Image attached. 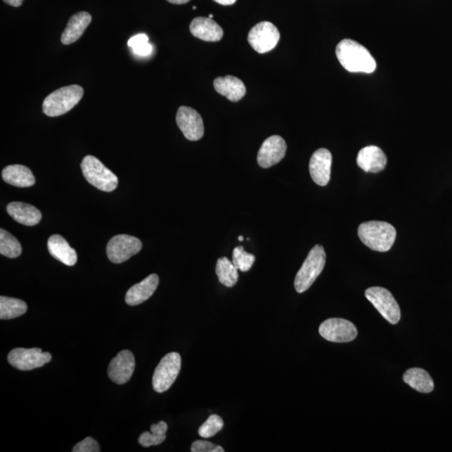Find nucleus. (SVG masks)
Wrapping results in <instances>:
<instances>
[{
  "label": "nucleus",
  "mask_w": 452,
  "mask_h": 452,
  "mask_svg": "<svg viewBox=\"0 0 452 452\" xmlns=\"http://www.w3.org/2000/svg\"><path fill=\"white\" fill-rule=\"evenodd\" d=\"M336 56L340 64L349 72L373 73L376 61L366 47L350 39H344L336 47Z\"/></svg>",
  "instance_id": "nucleus-1"
},
{
  "label": "nucleus",
  "mask_w": 452,
  "mask_h": 452,
  "mask_svg": "<svg viewBox=\"0 0 452 452\" xmlns=\"http://www.w3.org/2000/svg\"><path fill=\"white\" fill-rule=\"evenodd\" d=\"M358 235L362 243L373 251L385 252L393 247L396 230L387 222L368 221L359 226Z\"/></svg>",
  "instance_id": "nucleus-2"
},
{
  "label": "nucleus",
  "mask_w": 452,
  "mask_h": 452,
  "mask_svg": "<svg viewBox=\"0 0 452 452\" xmlns=\"http://www.w3.org/2000/svg\"><path fill=\"white\" fill-rule=\"evenodd\" d=\"M84 94L81 86L72 85L61 87L52 92L44 100L43 112L48 117H59L71 111L77 106Z\"/></svg>",
  "instance_id": "nucleus-3"
},
{
  "label": "nucleus",
  "mask_w": 452,
  "mask_h": 452,
  "mask_svg": "<svg viewBox=\"0 0 452 452\" xmlns=\"http://www.w3.org/2000/svg\"><path fill=\"white\" fill-rule=\"evenodd\" d=\"M326 264V253L322 245H315L298 271L294 282L296 291L302 293L309 290L322 273Z\"/></svg>",
  "instance_id": "nucleus-4"
},
{
  "label": "nucleus",
  "mask_w": 452,
  "mask_h": 452,
  "mask_svg": "<svg viewBox=\"0 0 452 452\" xmlns=\"http://www.w3.org/2000/svg\"><path fill=\"white\" fill-rule=\"evenodd\" d=\"M82 174L92 186L104 192L115 191L118 179L111 170L94 156H86L81 164Z\"/></svg>",
  "instance_id": "nucleus-5"
},
{
  "label": "nucleus",
  "mask_w": 452,
  "mask_h": 452,
  "mask_svg": "<svg viewBox=\"0 0 452 452\" xmlns=\"http://www.w3.org/2000/svg\"><path fill=\"white\" fill-rule=\"evenodd\" d=\"M181 357L178 353H169L161 359L153 377V387L157 393H164L172 386L181 372Z\"/></svg>",
  "instance_id": "nucleus-6"
},
{
  "label": "nucleus",
  "mask_w": 452,
  "mask_h": 452,
  "mask_svg": "<svg viewBox=\"0 0 452 452\" xmlns=\"http://www.w3.org/2000/svg\"><path fill=\"white\" fill-rule=\"evenodd\" d=\"M366 297L389 323L397 324L399 322L401 318V309L387 289L380 287L368 288Z\"/></svg>",
  "instance_id": "nucleus-7"
},
{
  "label": "nucleus",
  "mask_w": 452,
  "mask_h": 452,
  "mask_svg": "<svg viewBox=\"0 0 452 452\" xmlns=\"http://www.w3.org/2000/svg\"><path fill=\"white\" fill-rule=\"evenodd\" d=\"M280 32L276 26L269 21H263L250 30L248 42L254 51L260 54L274 49L280 41Z\"/></svg>",
  "instance_id": "nucleus-8"
},
{
  "label": "nucleus",
  "mask_w": 452,
  "mask_h": 452,
  "mask_svg": "<svg viewBox=\"0 0 452 452\" xmlns=\"http://www.w3.org/2000/svg\"><path fill=\"white\" fill-rule=\"evenodd\" d=\"M50 353L43 352L41 349L17 348L11 351L8 361L13 367L20 370H32L41 368L51 361Z\"/></svg>",
  "instance_id": "nucleus-9"
},
{
  "label": "nucleus",
  "mask_w": 452,
  "mask_h": 452,
  "mask_svg": "<svg viewBox=\"0 0 452 452\" xmlns=\"http://www.w3.org/2000/svg\"><path fill=\"white\" fill-rule=\"evenodd\" d=\"M141 240L129 235H117L109 240L107 254L110 261L116 264L127 261L141 251Z\"/></svg>",
  "instance_id": "nucleus-10"
},
{
  "label": "nucleus",
  "mask_w": 452,
  "mask_h": 452,
  "mask_svg": "<svg viewBox=\"0 0 452 452\" xmlns=\"http://www.w3.org/2000/svg\"><path fill=\"white\" fill-rule=\"evenodd\" d=\"M323 339L333 343H349L356 339L358 331L354 324L343 318H329L319 327Z\"/></svg>",
  "instance_id": "nucleus-11"
},
{
  "label": "nucleus",
  "mask_w": 452,
  "mask_h": 452,
  "mask_svg": "<svg viewBox=\"0 0 452 452\" xmlns=\"http://www.w3.org/2000/svg\"><path fill=\"white\" fill-rule=\"evenodd\" d=\"M176 122L184 137L190 141H198L203 137L205 127L199 112L188 107L179 108Z\"/></svg>",
  "instance_id": "nucleus-12"
},
{
  "label": "nucleus",
  "mask_w": 452,
  "mask_h": 452,
  "mask_svg": "<svg viewBox=\"0 0 452 452\" xmlns=\"http://www.w3.org/2000/svg\"><path fill=\"white\" fill-rule=\"evenodd\" d=\"M287 143L280 136L275 135L266 138L259 149L258 164L263 169H269L283 160L287 152Z\"/></svg>",
  "instance_id": "nucleus-13"
},
{
  "label": "nucleus",
  "mask_w": 452,
  "mask_h": 452,
  "mask_svg": "<svg viewBox=\"0 0 452 452\" xmlns=\"http://www.w3.org/2000/svg\"><path fill=\"white\" fill-rule=\"evenodd\" d=\"M135 370V358L129 350H122L108 366V376L114 383L124 385L129 382Z\"/></svg>",
  "instance_id": "nucleus-14"
},
{
  "label": "nucleus",
  "mask_w": 452,
  "mask_h": 452,
  "mask_svg": "<svg viewBox=\"0 0 452 452\" xmlns=\"http://www.w3.org/2000/svg\"><path fill=\"white\" fill-rule=\"evenodd\" d=\"M332 157L326 148H320L314 152L309 163L311 179L319 186H326L331 176Z\"/></svg>",
  "instance_id": "nucleus-15"
},
{
  "label": "nucleus",
  "mask_w": 452,
  "mask_h": 452,
  "mask_svg": "<svg viewBox=\"0 0 452 452\" xmlns=\"http://www.w3.org/2000/svg\"><path fill=\"white\" fill-rule=\"evenodd\" d=\"M357 164L364 172L376 174L385 169L387 157L380 148L371 145L359 151Z\"/></svg>",
  "instance_id": "nucleus-16"
},
{
  "label": "nucleus",
  "mask_w": 452,
  "mask_h": 452,
  "mask_svg": "<svg viewBox=\"0 0 452 452\" xmlns=\"http://www.w3.org/2000/svg\"><path fill=\"white\" fill-rule=\"evenodd\" d=\"M160 278L156 274H151L142 280L141 283L135 284L134 286L127 291L125 300L127 304L137 306L147 301L153 296L157 286H159Z\"/></svg>",
  "instance_id": "nucleus-17"
},
{
  "label": "nucleus",
  "mask_w": 452,
  "mask_h": 452,
  "mask_svg": "<svg viewBox=\"0 0 452 452\" xmlns=\"http://www.w3.org/2000/svg\"><path fill=\"white\" fill-rule=\"evenodd\" d=\"M191 33L202 41L217 42L223 37V30L213 19L206 17H197L192 20L190 26Z\"/></svg>",
  "instance_id": "nucleus-18"
},
{
  "label": "nucleus",
  "mask_w": 452,
  "mask_h": 452,
  "mask_svg": "<svg viewBox=\"0 0 452 452\" xmlns=\"http://www.w3.org/2000/svg\"><path fill=\"white\" fill-rule=\"evenodd\" d=\"M214 87L219 94L233 103L239 102L247 93L243 82L233 76L217 77L214 81Z\"/></svg>",
  "instance_id": "nucleus-19"
},
{
  "label": "nucleus",
  "mask_w": 452,
  "mask_h": 452,
  "mask_svg": "<svg viewBox=\"0 0 452 452\" xmlns=\"http://www.w3.org/2000/svg\"><path fill=\"white\" fill-rule=\"evenodd\" d=\"M91 22L89 13L82 11L74 15L70 18L67 27L61 34V42L64 45H71L80 39Z\"/></svg>",
  "instance_id": "nucleus-20"
},
{
  "label": "nucleus",
  "mask_w": 452,
  "mask_h": 452,
  "mask_svg": "<svg viewBox=\"0 0 452 452\" xmlns=\"http://www.w3.org/2000/svg\"><path fill=\"white\" fill-rule=\"evenodd\" d=\"M7 212L15 221L26 226H34L41 221V213L39 210L22 202H12L7 206Z\"/></svg>",
  "instance_id": "nucleus-21"
},
{
  "label": "nucleus",
  "mask_w": 452,
  "mask_h": 452,
  "mask_svg": "<svg viewBox=\"0 0 452 452\" xmlns=\"http://www.w3.org/2000/svg\"><path fill=\"white\" fill-rule=\"evenodd\" d=\"M48 249L51 256L68 266H72L77 261V254L63 236L51 235L48 240Z\"/></svg>",
  "instance_id": "nucleus-22"
},
{
  "label": "nucleus",
  "mask_w": 452,
  "mask_h": 452,
  "mask_svg": "<svg viewBox=\"0 0 452 452\" xmlns=\"http://www.w3.org/2000/svg\"><path fill=\"white\" fill-rule=\"evenodd\" d=\"M2 177L4 182L19 188L33 186L36 183V178L32 170L20 164L7 166L3 170Z\"/></svg>",
  "instance_id": "nucleus-23"
},
{
  "label": "nucleus",
  "mask_w": 452,
  "mask_h": 452,
  "mask_svg": "<svg viewBox=\"0 0 452 452\" xmlns=\"http://www.w3.org/2000/svg\"><path fill=\"white\" fill-rule=\"evenodd\" d=\"M403 380L412 389L420 393H431L434 387L431 375L420 368H412L408 370L403 375Z\"/></svg>",
  "instance_id": "nucleus-24"
},
{
  "label": "nucleus",
  "mask_w": 452,
  "mask_h": 452,
  "mask_svg": "<svg viewBox=\"0 0 452 452\" xmlns=\"http://www.w3.org/2000/svg\"><path fill=\"white\" fill-rule=\"evenodd\" d=\"M27 304L24 301L8 297H0V318L13 319L20 317L27 311Z\"/></svg>",
  "instance_id": "nucleus-25"
},
{
  "label": "nucleus",
  "mask_w": 452,
  "mask_h": 452,
  "mask_svg": "<svg viewBox=\"0 0 452 452\" xmlns=\"http://www.w3.org/2000/svg\"><path fill=\"white\" fill-rule=\"evenodd\" d=\"M216 271L219 283L224 286L232 288L238 282V269L229 259L226 257L218 259Z\"/></svg>",
  "instance_id": "nucleus-26"
},
{
  "label": "nucleus",
  "mask_w": 452,
  "mask_h": 452,
  "mask_svg": "<svg viewBox=\"0 0 452 452\" xmlns=\"http://www.w3.org/2000/svg\"><path fill=\"white\" fill-rule=\"evenodd\" d=\"M150 430L151 433L148 432H143L141 436L139 437V444L143 447L162 444L166 439L168 425H167L164 421H160L157 424H153Z\"/></svg>",
  "instance_id": "nucleus-27"
},
{
  "label": "nucleus",
  "mask_w": 452,
  "mask_h": 452,
  "mask_svg": "<svg viewBox=\"0 0 452 452\" xmlns=\"http://www.w3.org/2000/svg\"><path fill=\"white\" fill-rule=\"evenodd\" d=\"M22 252L19 240L6 230H0V254L8 258H16Z\"/></svg>",
  "instance_id": "nucleus-28"
},
{
  "label": "nucleus",
  "mask_w": 452,
  "mask_h": 452,
  "mask_svg": "<svg viewBox=\"0 0 452 452\" xmlns=\"http://www.w3.org/2000/svg\"><path fill=\"white\" fill-rule=\"evenodd\" d=\"M256 257L254 254L244 251L243 247H235L233 251V257L232 262L237 269L243 272H247L251 270Z\"/></svg>",
  "instance_id": "nucleus-29"
},
{
  "label": "nucleus",
  "mask_w": 452,
  "mask_h": 452,
  "mask_svg": "<svg viewBox=\"0 0 452 452\" xmlns=\"http://www.w3.org/2000/svg\"><path fill=\"white\" fill-rule=\"evenodd\" d=\"M224 421L221 416L217 415H209L207 420L199 428V434L203 438H212L221 431Z\"/></svg>",
  "instance_id": "nucleus-30"
},
{
  "label": "nucleus",
  "mask_w": 452,
  "mask_h": 452,
  "mask_svg": "<svg viewBox=\"0 0 452 452\" xmlns=\"http://www.w3.org/2000/svg\"><path fill=\"white\" fill-rule=\"evenodd\" d=\"M129 46L133 49L136 55L140 56H148L151 55L153 46L148 42V37L146 34H139L131 37L129 41Z\"/></svg>",
  "instance_id": "nucleus-31"
},
{
  "label": "nucleus",
  "mask_w": 452,
  "mask_h": 452,
  "mask_svg": "<svg viewBox=\"0 0 452 452\" xmlns=\"http://www.w3.org/2000/svg\"><path fill=\"white\" fill-rule=\"evenodd\" d=\"M100 446L93 438L86 437L73 447V452H99Z\"/></svg>",
  "instance_id": "nucleus-32"
},
{
  "label": "nucleus",
  "mask_w": 452,
  "mask_h": 452,
  "mask_svg": "<svg viewBox=\"0 0 452 452\" xmlns=\"http://www.w3.org/2000/svg\"><path fill=\"white\" fill-rule=\"evenodd\" d=\"M192 452H224L223 447L207 441H195L191 446Z\"/></svg>",
  "instance_id": "nucleus-33"
},
{
  "label": "nucleus",
  "mask_w": 452,
  "mask_h": 452,
  "mask_svg": "<svg viewBox=\"0 0 452 452\" xmlns=\"http://www.w3.org/2000/svg\"><path fill=\"white\" fill-rule=\"evenodd\" d=\"M4 3L13 7H20L23 4L24 0H3Z\"/></svg>",
  "instance_id": "nucleus-34"
},
{
  "label": "nucleus",
  "mask_w": 452,
  "mask_h": 452,
  "mask_svg": "<svg viewBox=\"0 0 452 452\" xmlns=\"http://www.w3.org/2000/svg\"><path fill=\"white\" fill-rule=\"evenodd\" d=\"M214 1L221 4V6H232L236 2V0H214Z\"/></svg>",
  "instance_id": "nucleus-35"
},
{
  "label": "nucleus",
  "mask_w": 452,
  "mask_h": 452,
  "mask_svg": "<svg viewBox=\"0 0 452 452\" xmlns=\"http://www.w3.org/2000/svg\"><path fill=\"white\" fill-rule=\"evenodd\" d=\"M167 1L174 4H184L190 2L191 0H167Z\"/></svg>",
  "instance_id": "nucleus-36"
},
{
  "label": "nucleus",
  "mask_w": 452,
  "mask_h": 452,
  "mask_svg": "<svg viewBox=\"0 0 452 452\" xmlns=\"http://www.w3.org/2000/svg\"><path fill=\"white\" fill-rule=\"evenodd\" d=\"M238 239L240 241H243L244 240V237L243 235H240Z\"/></svg>",
  "instance_id": "nucleus-37"
},
{
  "label": "nucleus",
  "mask_w": 452,
  "mask_h": 452,
  "mask_svg": "<svg viewBox=\"0 0 452 452\" xmlns=\"http://www.w3.org/2000/svg\"><path fill=\"white\" fill-rule=\"evenodd\" d=\"M213 17H214V15H209V19H213Z\"/></svg>",
  "instance_id": "nucleus-38"
}]
</instances>
